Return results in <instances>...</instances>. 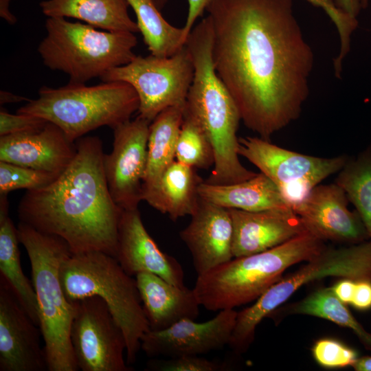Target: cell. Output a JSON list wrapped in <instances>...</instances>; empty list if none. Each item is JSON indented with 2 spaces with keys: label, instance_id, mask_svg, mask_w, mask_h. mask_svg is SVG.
Returning <instances> with one entry per match:
<instances>
[{
  "label": "cell",
  "instance_id": "1",
  "mask_svg": "<svg viewBox=\"0 0 371 371\" xmlns=\"http://www.w3.org/2000/svg\"><path fill=\"white\" fill-rule=\"evenodd\" d=\"M293 0H212V55L241 120L260 137L295 121L309 95L315 57Z\"/></svg>",
  "mask_w": 371,
  "mask_h": 371
},
{
  "label": "cell",
  "instance_id": "2",
  "mask_svg": "<svg viewBox=\"0 0 371 371\" xmlns=\"http://www.w3.org/2000/svg\"><path fill=\"white\" fill-rule=\"evenodd\" d=\"M76 154L52 183L27 190L18 205L20 222L63 239L72 254L100 251L116 254L122 210L109 192L102 142L76 140Z\"/></svg>",
  "mask_w": 371,
  "mask_h": 371
},
{
  "label": "cell",
  "instance_id": "3",
  "mask_svg": "<svg viewBox=\"0 0 371 371\" xmlns=\"http://www.w3.org/2000/svg\"><path fill=\"white\" fill-rule=\"evenodd\" d=\"M212 41V23L207 16L193 27L185 44L193 61L194 77L184 113L199 124L214 150V169L205 181L228 185L249 179L256 173L239 159L236 133L241 118L231 93L216 72Z\"/></svg>",
  "mask_w": 371,
  "mask_h": 371
},
{
  "label": "cell",
  "instance_id": "4",
  "mask_svg": "<svg viewBox=\"0 0 371 371\" xmlns=\"http://www.w3.org/2000/svg\"><path fill=\"white\" fill-rule=\"evenodd\" d=\"M325 247L324 240L306 232L265 251L233 258L197 276L193 290L207 310L234 309L256 300L282 278L287 268L307 262Z\"/></svg>",
  "mask_w": 371,
  "mask_h": 371
},
{
  "label": "cell",
  "instance_id": "5",
  "mask_svg": "<svg viewBox=\"0 0 371 371\" xmlns=\"http://www.w3.org/2000/svg\"><path fill=\"white\" fill-rule=\"evenodd\" d=\"M19 242L26 249L39 310V328L49 371L78 369L70 339L75 306L66 297L60 279L62 262L72 254L61 238L19 222Z\"/></svg>",
  "mask_w": 371,
  "mask_h": 371
},
{
  "label": "cell",
  "instance_id": "6",
  "mask_svg": "<svg viewBox=\"0 0 371 371\" xmlns=\"http://www.w3.org/2000/svg\"><path fill=\"white\" fill-rule=\"evenodd\" d=\"M64 293L70 302L100 297L121 328L126 344V363L135 362L142 336L150 330L135 278L117 259L104 252L72 254L60 267Z\"/></svg>",
  "mask_w": 371,
  "mask_h": 371
},
{
  "label": "cell",
  "instance_id": "7",
  "mask_svg": "<svg viewBox=\"0 0 371 371\" xmlns=\"http://www.w3.org/2000/svg\"><path fill=\"white\" fill-rule=\"evenodd\" d=\"M133 87L124 82L93 86L69 82L58 89L43 87L17 113L37 116L58 126L74 142L87 133L107 126L113 129L130 120L139 109Z\"/></svg>",
  "mask_w": 371,
  "mask_h": 371
},
{
  "label": "cell",
  "instance_id": "8",
  "mask_svg": "<svg viewBox=\"0 0 371 371\" xmlns=\"http://www.w3.org/2000/svg\"><path fill=\"white\" fill-rule=\"evenodd\" d=\"M45 28L38 52L46 67L65 73L71 83L100 78L136 56L137 40L133 32L99 31L63 17H48Z\"/></svg>",
  "mask_w": 371,
  "mask_h": 371
},
{
  "label": "cell",
  "instance_id": "9",
  "mask_svg": "<svg viewBox=\"0 0 371 371\" xmlns=\"http://www.w3.org/2000/svg\"><path fill=\"white\" fill-rule=\"evenodd\" d=\"M329 276L371 281V240L337 249L326 247L307 264L275 283L251 306L237 312L228 346L238 353L245 352L265 317L302 286Z\"/></svg>",
  "mask_w": 371,
  "mask_h": 371
},
{
  "label": "cell",
  "instance_id": "10",
  "mask_svg": "<svg viewBox=\"0 0 371 371\" xmlns=\"http://www.w3.org/2000/svg\"><path fill=\"white\" fill-rule=\"evenodd\" d=\"M193 77V61L185 45L169 57L136 56L100 79L131 85L139 98L138 115L152 122L164 109L186 102Z\"/></svg>",
  "mask_w": 371,
  "mask_h": 371
},
{
  "label": "cell",
  "instance_id": "11",
  "mask_svg": "<svg viewBox=\"0 0 371 371\" xmlns=\"http://www.w3.org/2000/svg\"><path fill=\"white\" fill-rule=\"evenodd\" d=\"M238 155L276 185L293 210L315 186L337 173L348 157L346 155L333 157L304 155L260 137H240Z\"/></svg>",
  "mask_w": 371,
  "mask_h": 371
},
{
  "label": "cell",
  "instance_id": "12",
  "mask_svg": "<svg viewBox=\"0 0 371 371\" xmlns=\"http://www.w3.org/2000/svg\"><path fill=\"white\" fill-rule=\"evenodd\" d=\"M75 314L70 339L79 370L130 371L125 362L126 350L123 332L106 304L99 297L72 302Z\"/></svg>",
  "mask_w": 371,
  "mask_h": 371
},
{
  "label": "cell",
  "instance_id": "13",
  "mask_svg": "<svg viewBox=\"0 0 371 371\" xmlns=\"http://www.w3.org/2000/svg\"><path fill=\"white\" fill-rule=\"evenodd\" d=\"M150 123L138 115L113 129V148L104 154V171L111 195L121 210L137 209L142 201Z\"/></svg>",
  "mask_w": 371,
  "mask_h": 371
},
{
  "label": "cell",
  "instance_id": "14",
  "mask_svg": "<svg viewBox=\"0 0 371 371\" xmlns=\"http://www.w3.org/2000/svg\"><path fill=\"white\" fill-rule=\"evenodd\" d=\"M41 335L39 326L0 277V371L48 370Z\"/></svg>",
  "mask_w": 371,
  "mask_h": 371
},
{
  "label": "cell",
  "instance_id": "15",
  "mask_svg": "<svg viewBox=\"0 0 371 371\" xmlns=\"http://www.w3.org/2000/svg\"><path fill=\"white\" fill-rule=\"evenodd\" d=\"M236 316L234 309H225L204 322L185 319L164 330H149L141 339V348L150 357L169 358L221 349L229 344Z\"/></svg>",
  "mask_w": 371,
  "mask_h": 371
},
{
  "label": "cell",
  "instance_id": "16",
  "mask_svg": "<svg viewBox=\"0 0 371 371\" xmlns=\"http://www.w3.org/2000/svg\"><path fill=\"white\" fill-rule=\"evenodd\" d=\"M345 192L335 182L319 184L293 211L308 232L322 240L357 244L370 240L358 212L348 209Z\"/></svg>",
  "mask_w": 371,
  "mask_h": 371
},
{
  "label": "cell",
  "instance_id": "17",
  "mask_svg": "<svg viewBox=\"0 0 371 371\" xmlns=\"http://www.w3.org/2000/svg\"><path fill=\"white\" fill-rule=\"evenodd\" d=\"M115 258L131 276L148 272L175 285L185 286L181 265L159 249L145 228L138 209L122 210Z\"/></svg>",
  "mask_w": 371,
  "mask_h": 371
},
{
  "label": "cell",
  "instance_id": "18",
  "mask_svg": "<svg viewBox=\"0 0 371 371\" xmlns=\"http://www.w3.org/2000/svg\"><path fill=\"white\" fill-rule=\"evenodd\" d=\"M179 236L189 249L197 276L232 258L233 226L228 209L200 198Z\"/></svg>",
  "mask_w": 371,
  "mask_h": 371
},
{
  "label": "cell",
  "instance_id": "19",
  "mask_svg": "<svg viewBox=\"0 0 371 371\" xmlns=\"http://www.w3.org/2000/svg\"><path fill=\"white\" fill-rule=\"evenodd\" d=\"M228 210L233 226L234 258L265 251L308 232L301 218L291 208Z\"/></svg>",
  "mask_w": 371,
  "mask_h": 371
},
{
  "label": "cell",
  "instance_id": "20",
  "mask_svg": "<svg viewBox=\"0 0 371 371\" xmlns=\"http://www.w3.org/2000/svg\"><path fill=\"white\" fill-rule=\"evenodd\" d=\"M76 154V142L50 122L37 130L0 137V161L60 175Z\"/></svg>",
  "mask_w": 371,
  "mask_h": 371
},
{
  "label": "cell",
  "instance_id": "21",
  "mask_svg": "<svg viewBox=\"0 0 371 371\" xmlns=\"http://www.w3.org/2000/svg\"><path fill=\"white\" fill-rule=\"evenodd\" d=\"M135 278L150 330H164L198 317L201 305L193 289L175 285L148 272L139 273Z\"/></svg>",
  "mask_w": 371,
  "mask_h": 371
},
{
  "label": "cell",
  "instance_id": "22",
  "mask_svg": "<svg viewBox=\"0 0 371 371\" xmlns=\"http://www.w3.org/2000/svg\"><path fill=\"white\" fill-rule=\"evenodd\" d=\"M203 181L195 168L175 160L156 183L142 189V201L176 221L196 211Z\"/></svg>",
  "mask_w": 371,
  "mask_h": 371
},
{
  "label": "cell",
  "instance_id": "23",
  "mask_svg": "<svg viewBox=\"0 0 371 371\" xmlns=\"http://www.w3.org/2000/svg\"><path fill=\"white\" fill-rule=\"evenodd\" d=\"M198 193L201 199L227 209L262 211L291 208L276 185L261 172L233 184L214 185L203 181L199 186Z\"/></svg>",
  "mask_w": 371,
  "mask_h": 371
},
{
  "label": "cell",
  "instance_id": "24",
  "mask_svg": "<svg viewBox=\"0 0 371 371\" xmlns=\"http://www.w3.org/2000/svg\"><path fill=\"white\" fill-rule=\"evenodd\" d=\"M127 0H46L40 3L47 17H71L106 31L137 32Z\"/></svg>",
  "mask_w": 371,
  "mask_h": 371
},
{
  "label": "cell",
  "instance_id": "25",
  "mask_svg": "<svg viewBox=\"0 0 371 371\" xmlns=\"http://www.w3.org/2000/svg\"><path fill=\"white\" fill-rule=\"evenodd\" d=\"M185 103L164 109L150 124L147 167L142 189L156 183L175 160L177 141L184 118Z\"/></svg>",
  "mask_w": 371,
  "mask_h": 371
},
{
  "label": "cell",
  "instance_id": "26",
  "mask_svg": "<svg viewBox=\"0 0 371 371\" xmlns=\"http://www.w3.org/2000/svg\"><path fill=\"white\" fill-rule=\"evenodd\" d=\"M17 227L9 212H0V277L9 284L21 306L39 326V310L32 282L23 272Z\"/></svg>",
  "mask_w": 371,
  "mask_h": 371
},
{
  "label": "cell",
  "instance_id": "27",
  "mask_svg": "<svg viewBox=\"0 0 371 371\" xmlns=\"http://www.w3.org/2000/svg\"><path fill=\"white\" fill-rule=\"evenodd\" d=\"M135 12L139 31L151 54L169 57L185 46L183 27H176L162 16L155 0H127Z\"/></svg>",
  "mask_w": 371,
  "mask_h": 371
},
{
  "label": "cell",
  "instance_id": "28",
  "mask_svg": "<svg viewBox=\"0 0 371 371\" xmlns=\"http://www.w3.org/2000/svg\"><path fill=\"white\" fill-rule=\"evenodd\" d=\"M335 183L345 192L360 215L371 240V144L348 157Z\"/></svg>",
  "mask_w": 371,
  "mask_h": 371
},
{
  "label": "cell",
  "instance_id": "29",
  "mask_svg": "<svg viewBox=\"0 0 371 371\" xmlns=\"http://www.w3.org/2000/svg\"><path fill=\"white\" fill-rule=\"evenodd\" d=\"M291 309L293 313L320 317L352 330L363 346L371 351V333L355 319L331 287L322 288L312 293L294 304Z\"/></svg>",
  "mask_w": 371,
  "mask_h": 371
},
{
  "label": "cell",
  "instance_id": "30",
  "mask_svg": "<svg viewBox=\"0 0 371 371\" xmlns=\"http://www.w3.org/2000/svg\"><path fill=\"white\" fill-rule=\"evenodd\" d=\"M175 159L195 169H208L214 164L212 146L199 124L184 113Z\"/></svg>",
  "mask_w": 371,
  "mask_h": 371
},
{
  "label": "cell",
  "instance_id": "31",
  "mask_svg": "<svg viewBox=\"0 0 371 371\" xmlns=\"http://www.w3.org/2000/svg\"><path fill=\"white\" fill-rule=\"evenodd\" d=\"M60 175L0 161V194H8L17 189L41 188L52 183Z\"/></svg>",
  "mask_w": 371,
  "mask_h": 371
},
{
  "label": "cell",
  "instance_id": "32",
  "mask_svg": "<svg viewBox=\"0 0 371 371\" xmlns=\"http://www.w3.org/2000/svg\"><path fill=\"white\" fill-rule=\"evenodd\" d=\"M306 1L324 10L337 29L340 38V50L338 56L333 60V68L335 76L341 79L343 60L350 52V38L359 25L357 19L339 9L333 0Z\"/></svg>",
  "mask_w": 371,
  "mask_h": 371
},
{
  "label": "cell",
  "instance_id": "33",
  "mask_svg": "<svg viewBox=\"0 0 371 371\" xmlns=\"http://www.w3.org/2000/svg\"><path fill=\"white\" fill-rule=\"evenodd\" d=\"M312 355L319 366L328 369L352 366L358 359L355 350L330 338L321 339L315 342Z\"/></svg>",
  "mask_w": 371,
  "mask_h": 371
},
{
  "label": "cell",
  "instance_id": "34",
  "mask_svg": "<svg viewBox=\"0 0 371 371\" xmlns=\"http://www.w3.org/2000/svg\"><path fill=\"white\" fill-rule=\"evenodd\" d=\"M48 121L31 115L0 111V137L39 129Z\"/></svg>",
  "mask_w": 371,
  "mask_h": 371
},
{
  "label": "cell",
  "instance_id": "35",
  "mask_svg": "<svg viewBox=\"0 0 371 371\" xmlns=\"http://www.w3.org/2000/svg\"><path fill=\"white\" fill-rule=\"evenodd\" d=\"M157 368L161 371H218L223 370L225 366L200 355H190L162 361Z\"/></svg>",
  "mask_w": 371,
  "mask_h": 371
},
{
  "label": "cell",
  "instance_id": "36",
  "mask_svg": "<svg viewBox=\"0 0 371 371\" xmlns=\"http://www.w3.org/2000/svg\"><path fill=\"white\" fill-rule=\"evenodd\" d=\"M350 304L360 311L371 308L370 280L356 281Z\"/></svg>",
  "mask_w": 371,
  "mask_h": 371
},
{
  "label": "cell",
  "instance_id": "37",
  "mask_svg": "<svg viewBox=\"0 0 371 371\" xmlns=\"http://www.w3.org/2000/svg\"><path fill=\"white\" fill-rule=\"evenodd\" d=\"M212 0H188V12L183 27L184 36L187 40L196 19L203 14Z\"/></svg>",
  "mask_w": 371,
  "mask_h": 371
},
{
  "label": "cell",
  "instance_id": "38",
  "mask_svg": "<svg viewBox=\"0 0 371 371\" xmlns=\"http://www.w3.org/2000/svg\"><path fill=\"white\" fill-rule=\"evenodd\" d=\"M356 281L349 278H343L336 282L331 288L335 295L344 303L351 302Z\"/></svg>",
  "mask_w": 371,
  "mask_h": 371
},
{
  "label": "cell",
  "instance_id": "39",
  "mask_svg": "<svg viewBox=\"0 0 371 371\" xmlns=\"http://www.w3.org/2000/svg\"><path fill=\"white\" fill-rule=\"evenodd\" d=\"M335 5L352 17L357 18L361 8V0H335Z\"/></svg>",
  "mask_w": 371,
  "mask_h": 371
},
{
  "label": "cell",
  "instance_id": "40",
  "mask_svg": "<svg viewBox=\"0 0 371 371\" xmlns=\"http://www.w3.org/2000/svg\"><path fill=\"white\" fill-rule=\"evenodd\" d=\"M10 0H0V15L8 23L14 24L16 18L10 11L9 5Z\"/></svg>",
  "mask_w": 371,
  "mask_h": 371
},
{
  "label": "cell",
  "instance_id": "41",
  "mask_svg": "<svg viewBox=\"0 0 371 371\" xmlns=\"http://www.w3.org/2000/svg\"><path fill=\"white\" fill-rule=\"evenodd\" d=\"M352 367L356 371H371V357H358Z\"/></svg>",
  "mask_w": 371,
  "mask_h": 371
},
{
  "label": "cell",
  "instance_id": "42",
  "mask_svg": "<svg viewBox=\"0 0 371 371\" xmlns=\"http://www.w3.org/2000/svg\"><path fill=\"white\" fill-rule=\"evenodd\" d=\"M23 100L29 101L30 100L25 97L16 95L8 91H1L0 102L1 104L5 103L19 102Z\"/></svg>",
  "mask_w": 371,
  "mask_h": 371
},
{
  "label": "cell",
  "instance_id": "43",
  "mask_svg": "<svg viewBox=\"0 0 371 371\" xmlns=\"http://www.w3.org/2000/svg\"><path fill=\"white\" fill-rule=\"evenodd\" d=\"M167 1L168 0H155L156 5L159 10L164 6Z\"/></svg>",
  "mask_w": 371,
  "mask_h": 371
},
{
  "label": "cell",
  "instance_id": "44",
  "mask_svg": "<svg viewBox=\"0 0 371 371\" xmlns=\"http://www.w3.org/2000/svg\"><path fill=\"white\" fill-rule=\"evenodd\" d=\"M369 0H361V8L362 9H365L368 5Z\"/></svg>",
  "mask_w": 371,
  "mask_h": 371
}]
</instances>
